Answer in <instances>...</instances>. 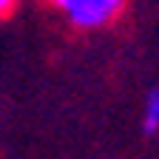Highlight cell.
I'll use <instances>...</instances> for the list:
<instances>
[{
    "instance_id": "obj_1",
    "label": "cell",
    "mask_w": 159,
    "mask_h": 159,
    "mask_svg": "<svg viewBox=\"0 0 159 159\" xmlns=\"http://www.w3.org/2000/svg\"><path fill=\"white\" fill-rule=\"evenodd\" d=\"M80 29H99L119 17L125 0H48Z\"/></svg>"
},
{
    "instance_id": "obj_2",
    "label": "cell",
    "mask_w": 159,
    "mask_h": 159,
    "mask_svg": "<svg viewBox=\"0 0 159 159\" xmlns=\"http://www.w3.org/2000/svg\"><path fill=\"white\" fill-rule=\"evenodd\" d=\"M142 128H145V134H153V131H159V88H153V91L145 97Z\"/></svg>"
},
{
    "instance_id": "obj_3",
    "label": "cell",
    "mask_w": 159,
    "mask_h": 159,
    "mask_svg": "<svg viewBox=\"0 0 159 159\" xmlns=\"http://www.w3.org/2000/svg\"><path fill=\"white\" fill-rule=\"evenodd\" d=\"M14 3H17V0H0V17H6L14 9Z\"/></svg>"
}]
</instances>
